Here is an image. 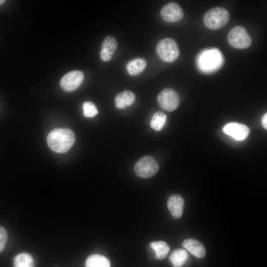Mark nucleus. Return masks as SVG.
<instances>
[{
    "instance_id": "obj_1",
    "label": "nucleus",
    "mask_w": 267,
    "mask_h": 267,
    "mask_svg": "<svg viewBox=\"0 0 267 267\" xmlns=\"http://www.w3.org/2000/svg\"><path fill=\"white\" fill-rule=\"evenodd\" d=\"M224 57L221 51L216 48H207L197 56L196 64L198 70L205 74L217 71L223 65Z\"/></svg>"
},
{
    "instance_id": "obj_2",
    "label": "nucleus",
    "mask_w": 267,
    "mask_h": 267,
    "mask_svg": "<svg viewBox=\"0 0 267 267\" xmlns=\"http://www.w3.org/2000/svg\"><path fill=\"white\" fill-rule=\"evenodd\" d=\"M75 140L73 132L68 128L55 129L47 135V143L54 151L64 153L73 145Z\"/></svg>"
},
{
    "instance_id": "obj_3",
    "label": "nucleus",
    "mask_w": 267,
    "mask_h": 267,
    "mask_svg": "<svg viewBox=\"0 0 267 267\" xmlns=\"http://www.w3.org/2000/svg\"><path fill=\"white\" fill-rule=\"evenodd\" d=\"M229 14L224 8L217 7L209 10L204 15L205 25L212 30H217L224 26L228 22Z\"/></svg>"
},
{
    "instance_id": "obj_4",
    "label": "nucleus",
    "mask_w": 267,
    "mask_h": 267,
    "mask_svg": "<svg viewBox=\"0 0 267 267\" xmlns=\"http://www.w3.org/2000/svg\"><path fill=\"white\" fill-rule=\"evenodd\" d=\"M156 53L164 61L172 62L179 56V50L177 42L171 38L161 40L157 45Z\"/></svg>"
},
{
    "instance_id": "obj_5",
    "label": "nucleus",
    "mask_w": 267,
    "mask_h": 267,
    "mask_svg": "<svg viewBox=\"0 0 267 267\" xmlns=\"http://www.w3.org/2000/svg\"><path fill=\"white\" fill-rule=\"evenodd\" d=\"M159 170L156 160L151 156L147 155L140 158L134 166L135 174L143 178H148L154 176Z\"/></svg>"
},
{
    "instance_id": "obj_6",
    "label": "nucleus",
    "mask_w": 267,
    "mask_h": 267,
    "mask_svg": "<svg viewBox=\"0 0 267 267\" xmlns=\"http://www.w3.org/2000/svg\"><path fill=\"white\" fill-rule=\"evenodd\" d=\"M227 39L232 47L238 49L248 48L252 44L251 37L245 29L241 26L232 28L229 32Z\"/></svg>"
},
{
    "instance_id": "obj_7",
    "label": "nucleus",
    "mask_w": 267,
    "mask_h": 267,
    "mask_svg": "<svg viewBox=\"0 0 267 267\" xmlns=\"http://www.w3.org/2000/svg\"><path fill=\"white\" fill-rule=\"evenodd\" d=\"M157 101L163 110L171 112L179 105V97L177 92L170 88L163 89L157 96Z\"/></svg>"
},
{
    "instance_id": "obj_8",
    "label": "nucleus",
    "mask_w": 267,
    "mask_h": 267,
    "mask_svg": "<svg viewBox=\"0 0 267 267\" xmlns=\"http://www.w3.org/2000/svg\"><path fill=\"white\" fill-rule=\"evenodd\" d=\"M84 78V74L81 71L77 70L71 71L61 78L60 85L64 90L72 91L80 86Z\"/></svg>"
},
{
    "instance_id": "obj_9",
    "label": "nucleus",
    "mask_w": 267,
    "mask_h": 267,
    "mask_svg": "<svg viewBox=\"0 0 267 267\" xmlns=\"http://www.w3.org/2000/svg\"><path fill=\"white\" fill-rule=\"evenodd\" d=\"M160 15L162 19L166 22H176L181 19L183 12L179 4L172 2L162 8Z\"/></svg>"
},
{
    "instance_id": "obj_10",
    "label": "nucleus",
    "mask_w": 267,
    "mask_h": 267,
    "mask_svg": "<svg viewBox=\"0 0 267 267\" xmlns=\"http://www.w3.org/2000/svg\"><path fill=\"white\" fill-rule=\"evenodd\" d=\"M223 131L225 134L239 141L245 140L250 133V130L247 126L238 123L226 124L223 128Z\"/></svg>"
},
{
    "instance_id": "obj_11",
    "label": "nucleus",
    "mask_w": 267,
    "mask_h": 267,
    "mask_svg": "<svg viewBox=\"0 0 267 267\" xmlns=\"http://www.w3.org/2000/svg\"><path fill=\"white\" fill-rule=\"evenodd\" d=\"M117 48V42L115 38L108 36L104 39L100 51V58L103 61H109Z\"/></svg>"
},
{
    "instance_id": "obj_12",
    "label": "nucleus",
    "mask_w": 267,
    "mask_h": 267,
    "mask_svg": "<svg viewBox=\"0 0 267 267\" xmlns=\"http://www.w3.org/2000/svg\"><path fill=\"white\" fill-rule=\"evenodd\" d=\"M184 203L183 199L179 194H174L169 198L167 207L175 219H178L181 217Z\"/></svg>"
},
{
    "instance_id": "obj_13",
    "label": "nucleus",
    "mask_w": 267,
    "mask_h": 267,
    "mask_svg": "<svg viewBox=\"0 0 267 267\" xmlns=\"http://www.w3.org/2000/svg\"><path fill=\"white\" fill-rule=\"evenodd\" d=\"M182 246L197 258H202L206 255L204 245L198 240L191 238L185 239L182 243Z\"/></svg>"
},
{
    "instance_id": "obj_14",
    "label": "nucleus",
    "mask_w": 267,
    "mask_h": 267,
    "mask_svg": "<svg viewBox=\"0 0 267 267\" xmlns=\"http://www.w3.org/2000/svg\"><path fill=\"white\" fill-rule=\"evenodd\" d=\"M135 99L134 93L131 91L125 90L117 94L115 98V105L120 109H125L131 106Z\"/></svg>"
},
{
    "instance_id": "obj_15",
    "label": "nucleus",
    "mask_w": 267,
    "mask_h": 267,
    "mask_svg": "<svg viewBox=\"0 0 267 267\" xmlns=\"http://www.w3.org/2000/svg\"><path fill=\"white\" fill-rule=\"evenodd\" d=\"M147 61L143 58H136L130 61L126 65L127 70L131 75L137 76L145 69Z\"/></svg>"
},
{
    "instance_id": "obj_16",
    "label": "nucleus",
    "mask_w": 267,
    "mask_h": 267,
    "mask_svg": "<svg viewBox=\"0 0 267 267\" xmlns=\"http://www.w3.org/2000/svg\"><path fill=\"white\" fill-rule=\"evenodd\" d=\"M188 257L185 250L176 249L170 256V261L173 267H182L186 262Z\"/></svg>"
},
{
    "instance_id": "obj_17",
    "label": "nucleus",
    "mask_w": 267,
    "mask_h": 267,
    "mask_svg": "<svg viewBox=\"0 0 267 267\" xmlns=\"http://www.w3.org/2000/svg\"><path fill=\"white\" fill-rule=\"evenodd\" d=\"M86 267H110L109 260L105 256L99 254L89 256L85 262Z\"/></svg>"
},
{
    "instance_id": "obj_18",
    "label": "nucleus",
    "mask_w": 267,
    "mask_h": 267,
    "mask_svg": "<svg viewBox=\"0 0 267 267\" xmlns=\"http://www.w3.org/2000/svg\"><path fill=\"white\" fill-rule=\"evenodd\" d=\"M150 246L154 250L156 258L159 260H163L170 251L168 244L163 241L152 242Z\"/></svg>"
},
{
    "instance_id": "obj_19",
    "label": "nucleus",
    "mask_w": 267,
    "mask_h": 267,
    "mask_svg": "<svg viewBox=\"0 0 267 267\" xmlns=\"http://www.w3.org/2000/svg\"><path fill=\"white\" fill-rule=\"evenodd\" d=\"M14 267H35L32 256L27 253L18 254L14 259Z\"/></svg>"
},
{
    "instance_id": "obj_20",
    "label": "nucleus",
    "mask_w": 267,
    "mask_h": 267,
    "mask_svg": "<svg viewBox=\"0 0 267 267\" xmlns=\"http://www.w3.org/2000/svg\"><path fill=\"white\" fill-rule=\"evenodd\" d=\"M166 119L167 116L164 113L158 111L153 116L150 122V126L153 130L160 131L163 129Z\"/></svg>"
},
{
    "instance_id": "obj_21",
    "label": "nucleus",
    "mask_w": 267,
    "mask_h": 267,
    "mask_svg": "<svg viewBox=\"0 0 267 267\" xmlns=\"http://www.w3.org/2000/svg\"><path fill=\"white\" fill-rule=\"evenodd\" d=\"M84 115L86 117H93L96 115L98 111L95 105L90 101H86L83 104Z\"/></svg>"
},
{
    "instance_id": "obj_22",
    "label": "nucleus",
    "mask_w": 267,
    "mask_h": 267,
    "mask_svg": "<svg viewBox=\"0 0 267 267\" xmlns=\"http://www.w3.org/2000/svg\"><path fill=\"white\" fill-rule=\"evenodd\" d=\"M8 238V235L5 229L0 226V253L5 246Z\"/></svg>"
},
{
    "instance_id": "obj_23",
    "label": "nucleus",
    "mask_w": 267,
    "mask_h": 267,
    "mask_svg": "<svg viewBox=\"0 0 267 267\" xmlns=\"http://www.w3.org/2000/svg\"><path fill=\"white\" fill-rule=\"evenodd\" d=\"M261 122L262 126L263 127L267 129V114L265 113L263 116L262 119H261Z\"/></svg>"
},
{
    "instance_id": "obj_24",
    "label": "nucleus",
    "mask_w": 267,
    "mask_h": 267,
    "mask_svg": "<svg viewBox=\"0 0 267 267\" xmlns=\"http://www.w3.org/2000/svg\"><path fill=\"white\" fill-rule=\"evenodd\" d=\"M5 0H0V5L3 4Z\"/></svg>"
}]
</instances>
